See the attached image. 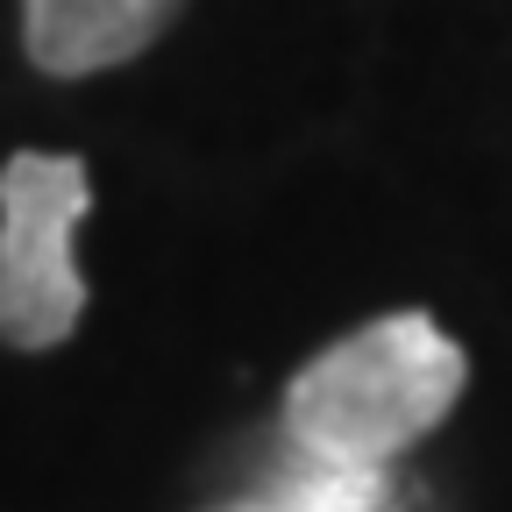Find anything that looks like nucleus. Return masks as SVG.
Instances as JSON below:
<instances>
[{"mask_svg": "<svg viewBox=\"0 0 512 512\" xmlns=\"http://www.w3.org/2000/svg\"><path fill=\"white\" fill-rule=\"evenodd\" d=\"M86 157L15 150L0 171V342L57 349L86 313V278L72 264V235L86 221Z\"/></svg>", "mask_w": 512, "mask_h": 512, "instance_id": "f03ea898", "label": "nucleus"}, {"mask_svg": "<svg viewBox=\"0 0 512 512\" xmlns=\"http://www.w3.org/2000/svg\"><path fill=\"white\" fill-rule=\"evenodd\" d=\"M221 512H299V505H285V498H249V505H221Z\"/></svg>", "mask_w": 512, "mask_h": 512, "instance_id": "20e7f679", "label": "nucleus"}, {"mask_svg": "<svg viewBox=\"0 0 512 512\" xmlns=\"http://www.w3.org/2000/svg\"><path fill=\"white\" fill-rule=\"evenodd\" d=\"M185 0H22V36L36 72L50 79H86L143 57Z\"/></svg>", "mask_w": 512, "mask_h": 512, "instance_id": "7ed1b4c3", "label": "nucleus"}, {"mask_svg": "<svg viewBox=\"0 0 512 512\" xmlns=\"http://www.w3.org/2000/svg\"><path fill=\"white\" fill-rule=\"evenodd\" d=\"M463 349L427 313H384L370 328L328 342L285 392V434L306 463L377 470L463 399Z\"/></svg>", "mask_w": 512, "mask_h": 512, "instance_id": "f257e3e1", "label": "nucleus"}]
</instances>
